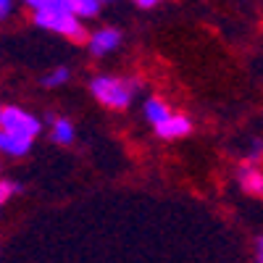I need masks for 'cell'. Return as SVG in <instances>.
Segmentation results:
<instances>
[{
	"instance_id": "cell-1",
	"label": "cell",
	"mask_w": 263,
	"mask_h": 263,
	"mask_svg": "<svg viewBox=\"0 0 263 263\" xmlns=\"http://www.w3.org/2000/svg\"><path fill=\"white\" fill-rule=\"evenodd\" d=\"M42 119L29 108L6 103L0 108V153L8 158H27L42 135Z\"/></svg>"
},
{
	"instance_id": "cell-2",
	"label": "cell",
	"mask_w": 263,
	"mask_h": 263,
	"mask_svg": "<svg viewBox=\"0 0 263 263\" xmlns=\"http://www.w3.org/2000/svg\"><path fill=\"white\" fill-rule=\"evenodd\" d=\"M87 90H90L92 100L108 108V111H126V108H132L135 98L142 92V79L114 74V71H100L90 77Z\"/></svg>"
},
{
	"instance_id": "cell-3",
	"label": "cell",
	"mask_w": 263,
	"mask_h": 263,
	"mask_svg": "<svg viewBox=\"0 0 263 263\" xmlns=\"http://www.w3.org/2000/svg\"><path fill=\"white\" fill-rule=\"evenodd\" d=\"M32 24L37 29H45L50 34H58L63 40H69V42H87V37H90V32H87L84 27V21L69 11H63V8H50V11H37L32 13Z\"/></svg>"
},
{
	"instance_id": "cell-4",
	"label": "cell",
	"mask_w": 263,
	"mask_h": 263,
	"mask_svg": "<svg viewBox=\"0 0 263 263\" xmlns=\"http://www.w3.org/2000/svg\"><path fill=\"white\" fill-rule=\"evenodd\" d=\"M121 45H124V32L119 27H108V24L92 29L90 37H87V42H84L87 53H90L92 58H98V61L108 58L111 53H116Z\"/></svg>"
},
{
	"instance_id": "cell-5",
	"label": "cell",
	"mask_w": 263,
	"mask_h": 263,
	"mask_svg": "<svg viewBox=\"0 0 263 263\" xmlns=\"http://www.w3.org/2000/svg\"><path fill=\"white\" fill-rule=\"evenodd\" d=\"M192 129H195V124H192V119H190L187 114L174 111V116H171V119H166L161 126H156L153 132H156V137H158V140L177 142V140L190 137V135H192Z\"/></svg>"
},
{
	"instance_id": "cell-6",
	"label": "cell",
	"mask_w": 263,
	"mask_h": 263,
	"mask_svg": "<svg viewBox=\"0 0 263 263\" xmlns=\"http://www.w3.org/2000/svg\"><path fill=\"white\" fill-rule=\"evenodd\" d=\"M234 182L239 192L248 197H263V168L250 166V163H239L234 168Z\"/></svg>"
},
{
	"instance_id": "cell-7",
	"label": "cell",
	"mask_w": 263,
	"mask_h": 263,
	"mask_svg": "<svg viewBox=\"0 0 263 263\" xmlns=\"http://www.w3.org/2000/svg\"><path fill=\"white\" fill-rule=\"evenodd\" d=\"M48 124V135L55 145H71L77 140V126L69 116H58V114H48L45 116Z\"/></svg>"
},
{
	"instance_id": "cell-8",
	"label": "cell",
	"mask_w": 263,
	"mask_h": 263,
	"mask_svg": "<svg viewBox=\"0 0 263 263\" xmlns=\"http://www.w3.org/2000/svg\"><path fill=\"white\" fill-rule=\"evenodd\" d=\"M174 116V108L161 98V95H147L145 98V103H142V119L156 129V126H161L166 119H171Z\"/></svg>"
},
{
	"instance_id": "cell-9",
	"label": "cell",
	"mask_w": 263,
	"mask_h": 263,
	"mask_svg": "<svg viewBox=\"0 0 263 263\" xmlns=\"http://www.w3.org/2000/svg\"><path fill=\"white\" fill-rule=\"evenodd\" d=\"M61 6H63L66 11H69V13L79 16L82 21L95 18V16L100 13V8H103L100 0H61Z\"/></svg>"
},
{
	"instance_id": "cell-10",
	"label": "cell",
	"mask_w": 263,
	"mask_h": 263,
	"mask_svg": "<svg viewBox=\"0 0 263 263\" xmlns=\"http://www.w3.org/2000/svg\"><path fill=\"white\" fill-rule=\"evenodd\" d=\"M71 82V69L69 66H53L50 71H45L40 77V84L45 87V90H58V87L69 84Z\"/></svg>"
},
{
	"instance_id": "cell-11",
	"label": "cell",
	"mask_w": 263,
	"mask_h": 263,
	"mask_svg": "<svg viewBox=\"0 0 263 263\" xmlns=\"http://www.w3.org/2000/svg\"><path fill=\"white\" fill-rule=\"evenodd\" d=\"M239 163H250V166H260L263 163V137H250L242 153Z\"/></svg>"
},
{
	"instance_id": "cell-12",
	"label": "cell",
	"mask_w": 263,
	"mask_h": 263,
	"mask_svg": "<svg viewBox=\"0 0 263 263\" xmlns=\"http://www.w3.org/2000/svg\"><path fill=\"white\" fill-rule=\"evenodd\" d=\"M21 190H24V187H21V182L18 179H11V177H3V179H0V203H11V197L13 195H18Z\"/></svg>"
},
{
	"instance_id": "cell-13",
	"label": "cell",
	"mask_w": 263,
	"mask_h": 263,
	"mask_svg": "<svg viewBox=\"0 0 263 263\" xmlns=\"http://www.w3.org/2000/svg\"><path fill=\"white\" fill-rule=\"evenodd\" d=\"M13 6H16V0H0V18L8 21L13 16Z\"/></svg>"
},
{
	"instance_id": "cell-14",
	"label": "cell",
	"mask_w": 263,
	"mask_h": 263,
	"mask_svg": "<svg viewBox=\"0 0 263 263\" xmlns=\"http://www.w3.org/2000/svg\"><path fill=\"white\" fill-rule=\"evenodd\" d=\"M132 3H135L137 8H142V11H153V8H158L163 0H132Z\"/></svg>"
},
{
	"instance_id": "cell-15",
	"label": "cell",
	"mask_w": 263,
	"mask_h": 263,
	"mask_svg": "<svg viewBox=\"0 0 263 263\" xmlns=\"http://www.w3.org/2000/svg\"><path fill=\"white\" fill-rule=\"evenodd\" d=\"M253 263H263V234L255 239V253H253Z\"/></svg>"
},
{
	"instance_id": "cell-16",
	"label": "cell",
	"mask_w": 263,
	"mask_h": 263,
	"mask_svg": "<svg viewBox=\"0 0 263 263\" xmlns=\"http://www.w3.org/2000/svg\"><path fill=\"white\" fill-rule=\"evenodd\" d=\"M100 3H114V0H100Z\"/></svg>"
}]
</instances>
